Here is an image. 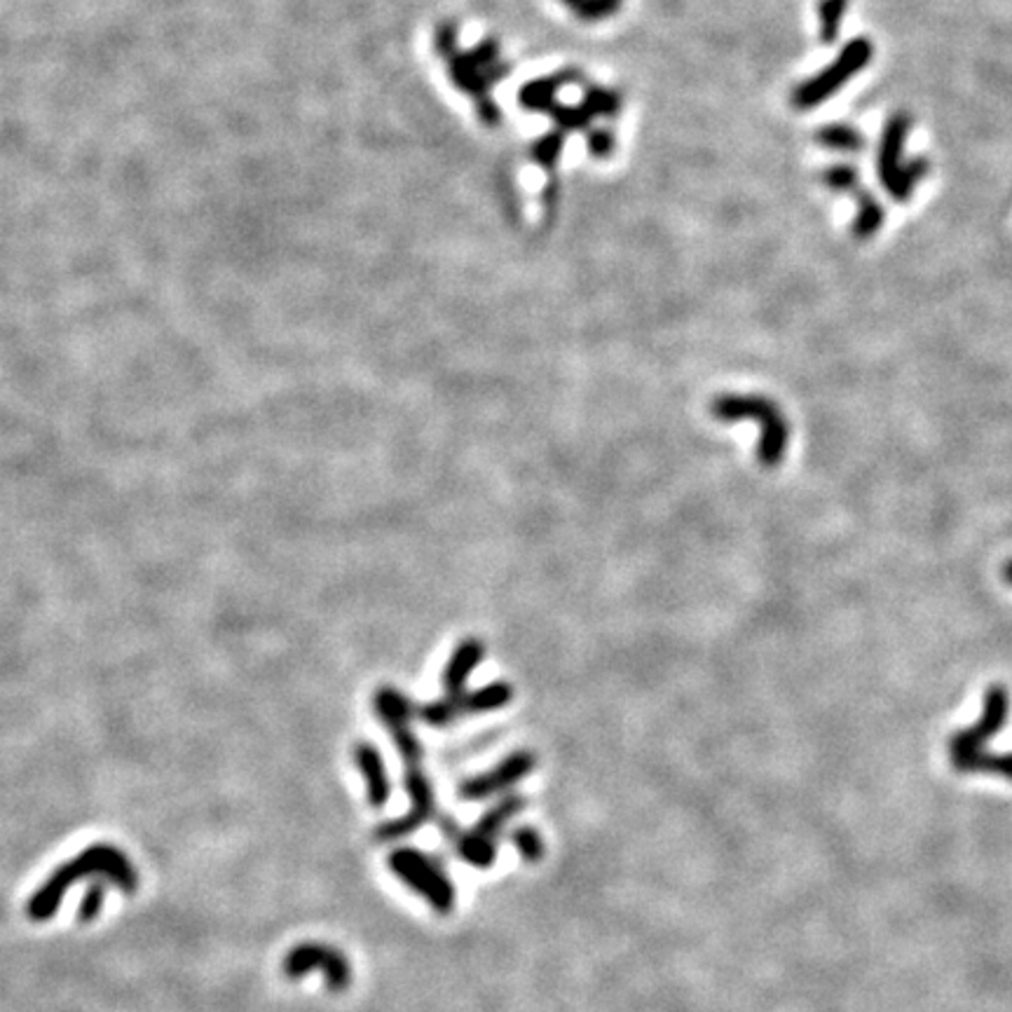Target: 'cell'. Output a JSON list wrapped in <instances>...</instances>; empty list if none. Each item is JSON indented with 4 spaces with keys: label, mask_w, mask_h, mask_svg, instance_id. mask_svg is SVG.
Segmentation results:
<instances>
[{
    "label": "cell",
    "mask_w": 1012,
    "mask_h": 1012,
    "mask_svg": "<svg viewBox=\"0 0 1012 1012\" xmlns=\"http://www.w3.org/2000/svg\"><path fill=\"white\" fill-rule=\"evenodd\" d=\"M387 865L391 874H397V877L410 890H416L420 898H424V902L432 907L434 912L439 914L453 912L455 900H457L455 886L434 857H429L427 853L418 849L399 846L389 853Z\"/></svg>",
    "instance_id": "3957f363"
},
{
    "label": "cell",
    "mask_w": 1012,
    "mask_h": 1012,
    "mask_svg": "<svg viewBox=\"0 0 1012 1012\" xmlns=\"http://www.w3.org/2000/svg\"><path fill=\"white\" fill-rule=\"evenodd\" d=\"M849 0H822L820 3V36L822 43H834L839 26H842Z\"/></svg>",
    "instance_id": "ac0fdd59"
},
{
    "label": "cell",
    "mask_w": 1012,
    "mask_h": 1012,
    "mask_svg": "<svg viewBox=\"0 0 1012 1012\" xmlns=\"http://www.w3.org/2000/svg\"><path fill=\"white\" fill-rule=\"evenodd\" d=\"M527 799L516 793H507L494 806L478 818L474 830L457 837V853L462 861L476 869H490L497 857V839L509 822L516 818Z\"/></svg>",
    "instance_id": "277c9868"
},
{
    "label": "cell",
    "mask_w": 1012,
    "mask_h": 1012,
    "mask_svg": "<svg viewBox=\"0 0 1012 1012\" xmlns=\"http://www.w3.org/2000/svg\"><path fill=\"white\" fill-rule=\"evenodd\" d=\"M84 872H94V874H109V877L123 886L125 890H134L136 886V872L134 867H129V863L125 861V855L111 849V846H94L90 851H84L78 861H71L68 865H64L59 872H55V877L49 879L45 884V888L41 890V894L33 896L31 905H29V912L33 919H38V921H45L49 914L55 912L57 905L61 902L59 898L64 896V890L68 888V884L76 882L78 877H82Z\"/></svg>",
    "instance_id": "7a4b0ae2"
},
{
    "label": "cell",
    "mask_w": 1012,
    "mask_h": 1012,
    "mask_svg": "<svg viewBox=\"0 0 1012 1012\" xmlns=\"http://www.w3.org/2000/svg\"><path fill=\"white\" fill-rule=\"evenodd\" d=\"M373 710L377 719L387 727L389 736L413 729L410 723H413V717L418 715L413 701L394 687H380L373 694Z\"/></svg>",
    "instance_id": "9a60e30c"
},
{
    "label": "cell",
    "mask_w": 1012,
    "mask_h": 1012,
    "mask_svg": "<svg viewBox=\"0 0 1012 1012\" xmlns=\"http://www.w3.org/2000/svg\"><path fill=\"white\" fill-rule=\"evenodd\" d=\"M511 844H513V849H516V853L523 857V861L530 863V865H537L544 857V853H546L542 834L535 828H530V826H521V828L513 830L511 832Z\"/></svg>",
    "instance_id": "2e32d148"
},
{
    "label": "cell",
    "mask_w": 1012,
    "mask_h": 1012,
    "mask_svg": "<svg viewBox=\"0 0 1012 1012\" xmlns=\"http://www.w3.org/2000/svg\"><path fill=\"white\" fill-rule=\"evenodd\" d=\"M1008 710H1010L1008 690L1001 687V684H993V687H989L985 694L980 723L956 731L950 739V760L956 771H964L966 774L970 762L977 758V754L985 752L982 750L985 743L991 741L993 736L1003 729L1005 719H1008Z\"/></svg>",
    "instance_id": "8992f818"
},
{
    "label": "cell",
    "mask_w": 1012,
    "mask_h": 1012,
    "mask_svg": "<svg viewBox=\"0 0 1012 1012\" xmlns=\"http://www.w3.org/2000/svg\"><path fill=\"white\" fill-rule=\"evenodd\" d=\"M710 413L719 422H758L762 429L758 443L760 465L769 469L781 465L787 451V441H791V424H787L774 401L760 397V394H748V397L746 394H719L710 403Z\"/></svg>",
    "instance_id": "6da1fadb"
},
{
    "label": "cell",
    "mask_w": 1012,
    "mask_h": 1012,
    "mask_svg": "<svg viewBox=\"0 0 1012 1012\" xmlns=\"http://www.w3.org/2000/svg\"><path fill=\"white\" fill-rule=\"evenodd\" d=\"M822 181H826L832 191H849L857 197V202H861V207H857V216L853 220V235L857 239H867L872 237L874 232H877L882 228V223H884V209L879 207L877 202H874V197L869 193H865L861 185H857V174H855V169L853 167H832L828 169L826 174H822Z\"/></svg>",
    "instance_id": "7c38bea8"
},
{
    "label": "cell",
    "mask_w": 1012,
    "mask_h": 1012,
    "mask_svg": "<svg viewBox=\"0 0 1012 1012\" xmlns=\"http://www.w3.org/2000/svg\"><path fill=\"white\" fill-rule=\"evenodd\" d=\"M513 698V687L509 682H492L474 692L445 694L443 698L420 708V719L429 727H448L467 715H484L509 706Z\"/></svg>",
    "instance_id": "ba28073f"
},
{
    "label": "cell",
    "mask_w": 1012,
    "mask_h": 1012,
    "mask_svg": "<svg viewBox=\"0 0 1012 1012\" xmlns=\"http://www.w3.org/2000/svg\"><path fill=\"white\" fill-rule=\"evenodd\" d=\"M1003 579L1008 581V584L1012 587V560L1005 562V568H1003Z\"/></svg>",
    "instance_id": "ffe728a7"
},
{
    "label": "cell",
    "mask_w": 1012,
    "mask_h": 1012,
    "mask_svg": "<svg viewBox=\"0 0 1012 1012\" xmlns=\"http://www.w3.org/2000/svg\"><path fill=\"white\" fill-rule=\"evenodd\" d=\"M321 970L326 987L333 993L345 991L352 985V966L345 954L321 945V942H303L284 958V973L288 980H300L307 973Z\"/></svg>",
    "instance_id": "30bf717a"
},
{
    "label": "cell",
    "mask_w": 1012,
    "mask_h": 1012,
    "mask_svg": "<svg viewBox=\"0 0 1012 1012\" xmlns=\"http://www.w3.org/2000/svg\"><path fill=\"white\" fill-rule=\"evenodd\" d=\"M537 766V754L533 750H516L504 758L500 764L484 771V774L471 776L469 781L457 787V797L465 801H486L490 797L504 795L511 787H516L533 774Z\"/></svg>",
    "instance_id": "8fae6325"
},
{
    "label": "cell",
    "mask_w": 1012,
    "mask_h": 1012,
    "mask_svg": "<svg viewBox=\"0 0 1012 1012\" xmlns=\"http://www.w3.org/2000/svg\"><path fill=\"white\" fill-rule=\"evenodd\" d=\"M101 896H104V888H101V886H96L94 890H90L88 898H84V902H82V907H80V917H82V921H90V919L99 912Z\"/></svg>",
    "instance_id": "d6986e66"
},
{
    "label": "cell",
    "mask_w": 1012,
    "mask_h": 1012,
    "mask_svg": "<svg viewBox=\"0 0 1012 1012\" xmlns=\"http://www.w3.org/2000/svg\"><path fill=\"white\" fill-rule=\"evenodd\" d=\"M403 785H406V793H408V799H410V809L399 818H391V820L380 822V826H377L375 832H373L375 842L397 844V842H401V839H406L413 832H418L420 828H424L429 820H434V816H436V795H434V785H432V781H429V776L424 774L422 764L406 766Z\"/></svg>",
    "instance_id": "52a82bcc"
},
{
    "label": "cell",
    "mask_w": 1012,
    "mask_h": 1012,
    "mask_svg": "<svg viewBox=\"0 0 1012 1012\" xmlns=\"http://www.w3.org/2000/svg\"><path fill=\"white\" fill-rule=\"evenodd\" d=\"M872 53H874V49H872V43L867 38L851 41L842 49V55L837 57V61L828 68V71H822L814 80L799 84V88L793 94V104L797 109H814V106L820 104V101L830 99L839 88H842L844 82H849L853 78V73H857L861 68H865L869 64Z\"/></svg>",
    "instance_id": "9c48e42d"
},
{
    "label": "cell",
    "mask_w": 1012,
    "mask_h": 1012,
    "mask_svg": "<svg viewBox=\"0 0 1012 1012\" xmlns=\"http://www.w3.org/2000/svg\"><path fill=\"white\" fill-rule=\"evenodd\" d=\"M909 125H912V120L902 113L890 117L879 148V179L886 185L890 197H896L900 202L912 195L914 185L925 177V171H929L925 160L902 164V146L909 134Z\"/></svg>",
    "instance_id": "5b68a950"
},
{
    "label": "cell",
    "mask_w": 1012,
    "mask_h": 1012,
    "mask_svg": "<svg viewBox=\"0 0 1012 1012\" xmlns=\"http://www.w3.org/2000/svg\"><path fill=\"white\" fill-rule=\"evenodd\" d=\"M354 764L362 771L366 781V799L373 809H383L391 797V781L387 774V766L380 750L371 743H356L354 746Z\"/></svg>",
    "instance_id": "4fadbf2b"
},
{
    "label": "cell",
    "mask_w": 1012,
    "mask_h": 1012,
    "mask_svg": "<svg viewBox=\"0 0 1012 1012\" xmlns=\"http://www.w3.org/2000/svg\"><path fill=\"white\" fill-rule=\"evenodd\" d=\"M816 139H818L822 146L834 148V150H842V152H855V150H861V148L865 146L863 136L857 134L853 127H844V125H832V127L820 129V132L816 134Z\"/></svg>",
    "instance_id": "e0dca14e"
},
{
    "label": "cell",
    "mask_w": 1012,
    "mask_h": 1012,
    "mask_svg": "<svg viewBox=\"0 0 1012 1012\" xmlns=\"http://www.w3.org/2000/svg\"><path fill=\"white\" fill-rule=\"evenodd\" d=\"M484 657H486V645L484 643L476 640V638L462 640L455 647L448 663H445V668H443V690H445V694L465 692V684H467L469 675L476 671L478 663L484 661Z\"/></svg>",
    "instance_id": "5bb4252c"
}]
</instances>
